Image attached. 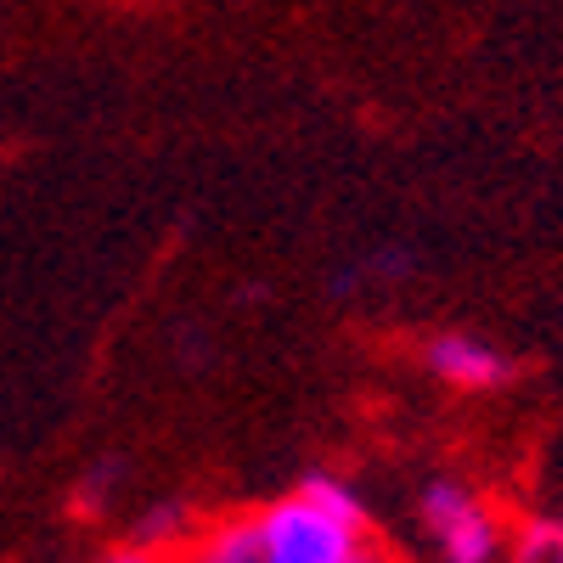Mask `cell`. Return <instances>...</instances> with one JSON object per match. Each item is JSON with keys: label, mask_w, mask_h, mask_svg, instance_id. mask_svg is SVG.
Returning a JSON list of instances; mask_svg holds the SVG:
<instances>
[{"label": "cell", "mask_w": 563, "mask_h": 563, "mask_svg": "<svg viewBox=\"0 0 563 563\" xmlns=\"http://www.w3.org/2000/svg\"><path fill=\"white\" fill-rule=\"evenodd\" d=\"M265 563H384V552L366 541L361 496L333 479L310 474L294 496H282L260 512Z\"/></svg>", "instance_id": "6da1fadb"}, {"label": "cell", "mask_w": 563, "mask_h": 563, "mask_svg": "<svg viewBox=\"0 0 563 563\" xmlns=\"http://www.w3.org/2000/svg\"><path fill=\"white\" fill-rule=\"evenodd\" d=\"M417 519H422V530H429V541L445 563H501V552H507L496 512L462 479H429L422 485L417 490Z\"/></svg>", "instance_id": "7a4b0ae2"}, {"label": "cell", "mask_w": 563, "mask_h": 563, "mask_svg": "<svg viewBox=\"0 0 563 563\" xmlns=\"http://www.w3.org/2000/svg\"><path fill=\"white\" fill-rule=\"evenodd\" d=\"M422 366H429L445 389H467V395H490V389H507L519 378V361L479 333H434L422 344Z\"/></svg>", "instance_id": "3957f363"}, {"label": "cell", "mask_w": 563, "mask_h": 563, "mask_svg": "<svg viewBox=\"0 0 563 563\" xmlns=\"http://www.w3.org/2000/svg\"><path fill=\"white\" fill-rule=\"evenodd\" d=\"M198 563H265V541H260V519H243V525H225L203 541Z\"/></svg>", "instance_id": "277c9868"}, {"label": "cell", "mask_w": 563, "mask_h": 563, "mask_svg": "<svg viewBox=\"0 0 563 563\" xmlns=\"http://www.w3.org/2000/svg\"><path fill=\"white\" fill-rule=\"evenodd\" d=\"M507 563H563V519H530L512 541Z\"/></svg>", "instance_id": "5b68a950"}, {"label": "cell", "mask_w": 563, "mask_h": 563, "mask_svg": "<svg viewBox=\"0 0 563 563\" xmlns=\"http://www.w3.org/2000/svg\"><path fill=\"white\" fill-rule=\"evenodd\" d=\"M97 563H153V552H147V547H124V552H108V558H97Z\"/></svg>", "instance_id": "8992f818"}]
</instances>
